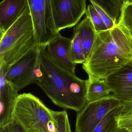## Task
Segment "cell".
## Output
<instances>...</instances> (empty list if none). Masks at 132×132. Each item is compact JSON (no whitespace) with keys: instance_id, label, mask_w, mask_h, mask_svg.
<instances>
[{"instance_id":"6da1fadb","label":"cell","mask_w":132,"mask_h":132,"mask_svg":"<svg viewBox=\"0 0 132 132\" xmlns=\"http://www.w3.org/2000/svg\"><path fill=\"white\" fill-rule=\"evenodd\" d=\"M38 56L42 77L36 84L60 108L81 111L87 104L88 80H82L57 65L45 46L38 47Z\"/></svg>"},{"instance_id":"7a4b0ae2","label":"cell","mask_w":132,"mask_h":132,"mask_svg":"<svg viewBox=\"0 0 132 132\" xmlns=\"http://www.w3.org/2000/svg\"><path fill=\"white\" fill-rule=\"evenodd\" d=\"M132 60V38L117 25L97 33L83 68L89 80H105Z\"/></svg>"},{"instance_id":"3957f363","label":"cell","mask_w":132,"mask_h":132,"mask_svg":"<svg viewBox=\"0 0 132 132\" xmlns=\"http://www.w3.org/2000/svg\"><path fill=\"white\" fill-rule=\"evenodd\" d=\"M37 46L28 6L17 21L1 36L0 68L8 69Z\"/></svg>"},{"instance_id":"277c9868","label":"cell","mask_w":132,"mask_h":132,"mask_svg":"<svg viewBox=\"0 0 132 132\" xmlns=\"http://www.w3.org/2000/svg\"><path fill=\"white\" fill-rule=\"evenodd\" d=\"M52 112L38 98L30 93H23L17 98L12 119L26 132H49V126L54 122Z\"/></svg>"},{"instance_id":"5b68a950","label":"cell","mask_w":132,"mask_h":132,"mask_svg":"<svg viewBox=\"0 0 132 132\" xmlns=\"http://www.w3.org/2000/svg\"><path fill=\"white\" fill-rule=\"evenodd\" d=\"M4 69L5 80L18 92L32 84H37L42 77L38 46L10 66Z\"/></svg>"},{"instance_id":"8992f818","label":"cell","mask_w":132,"mask_h":132,"mask_svg":"<svg viewBox=\"0 0 132 132\" xmlns=\"http://www.w3.org/2000/svg\"><path fill=\"white\" fill-rule=\"evenodd\" d=\"M27 1L37 45H46L57 33L53 17L51 0Z\"/></svg>"},{"instance_id":"52a82bcc","label":"cell","mask_w":132,"mask_h":132,"mask_svg":"<svg viewBox=\"0 0 132 132\" xmlns=\"http://www.w3.org/2000/svg\"><path fill=\"white\" fill-rule=\"evenodd\" d=\"M122 104L112 96L90 102L77 116L76 132H92L110 111Z\"/></svg>"},{"instance_id":"ba28073f","label":"cell","mask_w":132,"mask_h":132,"mask_svg":"<svg viewBox=\"0 0 132 132\" xmlns=\"http://www.w3.org/2000/svg\"><path fill=\"white\" fill-rule=\"evenodd\" d=\"M51 3L57 32L76 25L87 10L86 0H51Z\"/></svg>"},{"instance_id":"9c48e42d","label":"cell","mask_w":132,"mask_h":132,"mask_svg":"<svg viewBox=\"0 0 132 132\" xmlns=\"http://www.w3.org/2000/svg\"><path fill=\"white\" fill-rule=\"evenodd\" d=\"M71 39L62 36L57 32L45 46L48 55L52 61L61 68L75 74V64L72 59Z\"/></svg>"},{"instance_id":"30bf717a","label":"cell","mask_w":132,"mask_h":132,"mask_svg":"<svg viewBox=\"0 0 132 132\" xmlns=\"http://www.w3.org/2000/svg\"><path fill=\"white\" fill-rule=\"evenodd\" d=\"M112 96L122 104L132 101V60L105 79Z\"/></svg>"},{"instance_id":"8fae6325","label":"cell","mask_w":132,"mask_h":132,"mask_svg":"<svg viewBox=\"0 0 132 132\" xmlns=\"http://www.w3.org/2000/svg\"><path fill=\"white\" fill-rule=\"evenodd\" d=\"M0 128L11 122L13 118L14 108L18 92L5 78L4 69L0 68Z\"/></svg>"},{"instance_id":"7c38bea8","label":"cell","mask_w":132,"mask_h":132,"mask_svg":"<svg viewBox=\"0 0 132 132\" xmlns=\"http://www.w3.org/2000/svg\"><path fill=\"white\" fill-rule=\"evenodd\" d=\"M28 6L27 0H3L1 2V36L17 21Z\"/></svg>"},{"instance_id":"4fadbf2b","label":"cell","mask_w":132,"mask_h":132,"mask_svg":"<svg viewBox=\"0 0 132 132\" xmlns=\"http://www.w3.org/2000/svg\"><path fill=\"white\" fill-rule=\"evenodd\" d=\"M74 31L76 32L80 36L84 56L87 60L91 52L97 36V32L93 23L90 19L86 16L80 23L75 26Z\"/></svg>"},{"instance_id":"5bb4252c","label":"cell","mask_w":132,"mask_h":132,"mask_svg":"<svg viewBox=\"0 0 132 132\" xmlns=\"http://www.w3.org/2000/svg\"><path fill=\"white\" fill-rule=\"evenodd\" d=\"M111 92L105 80L88 79L87 103L108 97L112 95Z\"/></svg>"},{"instance_id":"9a60e30c","label":"cell","mask_w":132,"mask_h":132,"mask_svg":"<svg viewBox=\"0 0 132 132\" xmlns=\"http://www.w3.org/2000/svg\"><path fill=\"white\" fill-rule=\"evenodd\" d=\"M123 104L109 112L92 132H116L119 128V120Z\"/></svg>"},{"instance_id":"2e32d148","label":"cell","mask_w":132,"mask_h":132,"mask_svg":"<svg viewBox=\"0 0 132 132\" xmlns=\"http://www.w3.org/2000/svg\"><path fill=\"white\" fill-rule=\"evenodd\" d=\"M104 11L118 25L121 16L123 0H89Z\"/></svg>"},{"instance_id":"e0dca14e","label":"cell","mask_w":132,"mask_h":132,"mask_svg":"<svg viewBox=\"0 0 132 132\" xmlns=\"http://www.w3.org/2000/svg\"><path fill=\"white\" fill-rule=\"evenodd\" d=\"M117 25L132 38V2L124 1Z\"/></svg>"},{"instance_id":"ac0fdd59","label":"cell","mask_w":132,"mask_h":132,"mask_svg":"<svg viewBox=\"0 0 132 132\" xmlns=\"http://www.w3.org/2000/svg\"><path fill=\"white\" fill-rule=\"evenodd\" d=\"M71 51L73 61L75 64H83L86 61L82 42L77 32L74 31L71 38Z\"/></svg>"},{"instance_id":"d6986e66","label":"cell","mask_w":132,"mask_h":132,"mask_svg":"<svg viewBox=\"0 0 132 132\" xmlns=\"http://www.w3.org/2000/svg\"><path fill=\"white\" fill-rule=\"evenodd\" d=\"M52 112L56 132H71L67 112L53 111Z\"/></svg>"},{"instance_id":"ffe728a7","label":"cell","mask_w":132,"mask_h":132,"mask_svg":"<svg viewBox=\"0 0 132 132\" xmlns=\"http://www.w3.org/2000/svg\"><path fill=\"white\" fill-rule=\"evenodd\" d=\"M85 14L90 19L97 33L108 30L92 5H88Z\"/></svg>"},{"instance_id":"44dd1931","label":"cell","mask_w":132,"mask_h":132,"mask_svg":"<svg viewBox=\"0 0 132 132\" xmlns=\"http://www.w3.org/2000/svg\"><path fill=\"white\" fill-rule=\"evenodd\" d=\"M91 3L97 12L102 20L106 26L108 30L112 29L117 25L114 21L98 5L94 2Z\"/></svg>"},{"instance_id":"7402d4cb","label":"cell","mask_w":132,"mask_h":132,"mask_svg":"<svg viewBox=\"0 0 132 132\" xmlns=\"http://www.w3.org/2000/svg\"><path fill=\"white\" fill-rule=\"evenodd\" d=\"M1 127L4 129L6 132H26L22 126L14 119Z\"/></svg>"},{"instance_id":"603a6c76","label":"cell","mask_w":132,"mask_h":132,"mask_svg":"<svg viewBox=\"0 0 132 132\" xmlns=\"http://www.w3.org/2000/svg\"><path fill=\"white\" fill-rule=\"evenodd\" d=\"M119 128L125 129L129 131L132 130V116L120 118Z\"/></svg>"},{"instance_id":"cb8c5ba5","label":"cell","mask_w":132,"mask_h":132,"mask_svg":"<svg viewBox=\"0 0 132 132\" xmlns=\"http://www.w3.org/2000/svg\"><path fill=\"white\" fill-rule=\"evenodd\" d=\"M123 108L120 118L132 116V101L123 103Z\"/></svg>"},{"instance_id":"d4e9b609","label":"cell","mask_w":132,"mask_h":132,"mask_svg":"<svg viewBox=\"0 0 132 132\" xmlns=\"http://www.w3.org/2000/svg\"><path fill=\"white\" fill-rule=\"evenodd\" d=\"M116 132H130V131L129 130H127V129H125L121 128H119V129Z\"/></svg>"},{"instance_id":"484cf974","label":"cell","mask_w":132,"mask_h":132,"mask_svg":"<svg viewBox=\"0 0 132 132\" xmlns=\"http://www.w3.org/2000/svg\"><path fill=\"white\" fill-rule=\"evenodd\" d=\"M0 132H6L3 128H0Z\"/></svg>"},{"instance_id":"4316f807","label":"cell","mask_w":132,"mask_h":132,"mask_svg":"<svg viewBox=\"0 0 132 132\" xmlns=\"http://www.w3.org/2000/svg\"><path fill=\"white\" fill-rule=\"evenodd\" d=\"M126 1H128L131 2H132V0H126Z\"/></svg>"},{"instance_id":"83f0119b","label":"cell","mask_w":132,"mask_h":132,"mask_svg":"<svg viewBox=\"0 0 132 132\" xmlns=\"http://www.w3.org/2000/svg\"><path fill=\"white\" fill-rule=\"evenodd\" d=\"M130 131V132H132V130H131V131Z\"/></svg>"}]
</instances>
